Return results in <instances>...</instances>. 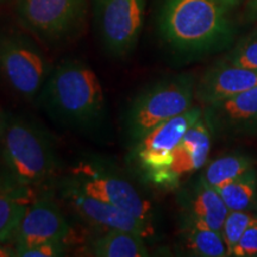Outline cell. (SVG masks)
Segmentation results:
<instances>
[{"mask_svg": "<svg viewBox=\"0 0 257 257\" xmlns=\"http://www.w3.org/2000/svg\"><path fill=\"white\" fill-rule=\"evenodd\" d=\"M159 28L172 49L187 55L219 50L233 35L229 10L216 0H165Z\"/></svg>", "mask_w": 257, "mask_h": 257, "instance_id": "obj_1", "label": "cell"}, {"mask_svg": "<svg viewBox=\"0 0 257 257\" xmlns=\"http://www.w3.org/2000/svg\"><path fill=\"white\" fill-rule=\"evenodd\" d=\"M41 100L54 119L68 126L93 127L104 118L105 95L100 80L81 61L59 64L44 82Z\"/></svg>", "mask_w": 257, "mask_h": 257, "instance_id": "obj_2", "label": "cell"}, {"mask_svg": "<svg viewBox=\"0 0 257 257\" xmlns=\"http://www.w3.org/2000/svg\"><path fill=\"white\" fill-rule=\"evenodd\" d=\"M3 137V159L8 175L30 186L47 182L57 169L53 143L41 127L22 118L6 121Z\"/></svg>", "mask_w": 257, "mask_h": 257, "instance_id": "obj_3", "label": "cell"}, {"mask_svg": "<svg viewBox=\"0 0 257 257\" xmlns=\"http://www.w3.org/2000/svg\"><path fill=\"white\" fill-rule=\"evenodd\" d=\"M195 83L191 74H181L138 93L124 117V131L130 143H136L157 125L189 110L195 99Z\"/></svg>", "mask_w": 257, "mask_h": 257, "instance_id": "obj_4", "label": "cell"}, {"mask_svg": "<svg viewBox=\"0 0 257 257\" xmlns=\"http://www.w3.org/2000/svg\"><path fill=\"white\" fill-rule=\"evenodd\" d=\"M68 181L86 194L114 205L156 227V213L152 201L133 182L100 161H79L70 169Z\"/></svg>", "mask_w": 257, "mask_h": 257, "instance_id": "obj_5", "label": "cell"}, {"mask_svg": "<svg viewBox=\"0 0 257 257\" xmlns=\"http://www.w3.org/2000/svg\"><path fill=\"white\" fill-rule=\"evenodd\" d=\"M147 0H94L98 34L105 50L114 57L127 56L142 32Z\"/></svg>", "mask_w": 257, "mask_h": 257, "instance_id": "obj_6", "label": "cell"}, {"mask_svg": "<svg viewBox=\"0 0 257 257\" xmlns=\"http://www.w3.org/2000/svg\"><path fill=\"white\" fill-rule=\"evenodd\" d=\"M0 72L14 91L32 99L49 76V64L42 51L21 35L0 37Z\"/></svg>", "mask_w": 257, "mask_h": 257, "instance_id": "obj_7", "label": "cell"}, {"mask_svg": "<svg viewBox=\"0 0 257 257\" xmlns=\"http://www.w3.org/2000/svg\"><path fill=\"white\" fill-rule=\"evenodd\" d=\"M204 115V110L200 106L193 105L184 113L163 121L146 136L133 144L130 154L131 162L144 176L165 168L169 165L170 157L181 142L186 133Z\"/></svg>", "mask_w": 257, "mask_h": 257, "instance_id": "obj_8", "label": "cell"}, {"mask_svg": "<svg viewBox=\"0 0 257 257\" xmlns=\"http://www.w3.org/2000/svg\"><path fill=\"white\" fill-rule=\"evenodd\" d=\"M87 0H18V16L31 32L47 41L74 34L83 23Z\"/></svg>", "mask_w": 257, "mask_h": 257, "instance_id": "obj_9", "label": "cell"}, {"mask_svg": "<svg viewBox=\"0 0 257 257\" xmlns=\"http://www.w3.org/2000/svg\"><path fill=\"white\" fill-rule=\"evenodd\" d=\"M212 131L204 115L186 133L165 168L147 176V180L163 189H176L188 176L202 169L211 152Z\"/></svg>", "mask_w": 257, "mask_h": 257, "instance_id": "obj_10", "label": "cell"}, {"mask_svg": "<svg viewBox=\"0 0 257 257\" xmlns=\"http://www.w3.org/2000/svg\"><path fill=\"white\" fill-rule=\"evenodd\" d=\"M61 195L67 204L89 225L101 230H120L134 232L147 242L156 238V227L134 217L126 211L86 194L67 180L62 185Z\"/></svg>", "mask_w": 257, "mask_h": 257, "instance_id": "obj_11", "label": "cell"}, {"mask_svg": "<svg viewBox=\"0 0 257 257\" xmlns=\"http://www.w3.org/2000/svg\"><path fill=\"white\" fill-rule=\"evenodd\" d=\"M204 118L217 136L237 138L257 134V86L204 106Z\"/></svg>", "mask_w": 257, "mask_h": 257, "instance_id": "obj_12", "label": "cell"}, {"mask_svg": "<svg viewBox=\"0 0 257 257\" xmlns=\"http://www.w3.org/2000/svg\"><path fill=\"white\" fill-rule=\"evenodd\" d=\"M70 226L62 211L48 198L35 199L16 227L12 240L15 249L28 248L35 244L66 240Z\"/></svg>", "mask_w": 257, "mask_h": 257, "instance_id": "obj_13", "label": "cell"}, {"mask_svg": "<svg viewBox=\"0 0 257 257\" xmlns=\"http://www.w3.org/2000/svg\"><path fill=\"white\" fill-rule=\"evenodd\" d=\"M257 86V70L219 60L195 83V99L202 106L224 100Z\"/></svg>", "mask_w": 257, "mask_h": 257, "instance_id": "obj_14", "label": "cell"}, {"mask_svg": "<svg viewBox=\"0 0 257 257\" xmlns=\"http://www.w3.org/2000/svg\"><path fill=\"white\" fill-rule=\"evenodd\" d=\"M182 210V226L220 231L229 208L216 188L211 187L199 178L191 187L180 194Z\"/></svg>", "mask_w": 257, "mask_h": 257, "instance_id": "obj_15", "label": "cell"}, {"mask_svg": "<svg viewBox=\"0 0 257 257\" xmlns=\"http://www.w3.org/2000/svg\"><path fill=\"white\" fill-rule=\"evenodd\" d=\"M34 187L0 176V243L12 238L16 227L35 200Z\"/></svg>", "mask_w": 257, "mask_h": 257, "instance_id": "obj_16", "label": "cell"}, {"mask_svg": "<svg viewBox=\"0 0 257 257\" xmlns=\"http://www.w3.org/2000/svg\"><path fill=\"white\" fill-rule=\"evenodd\" d=\"M87 255L95 257H146L147 240L140 234L120 230H104L87 244Z\"/></svg>", "mask_w": 257, "mask_h": 257, "instance_id": "obj_17", "label": "cell"}, {"mask_svg": "<svg viewBox=\"0 0 257 257\" xmlns=\"http://www.w3.org/2000/svg\"><path fill=\"white\" fill-rule=\"evenodd\" d=\"M256 163L255 157L246 154H229L206 163L200 179L211 187L218 189L238 176L255 169Z\"/></svg>", "mask_w": 257, "mask_h": 257, "instance_id": "obj_18", "label": "cell"}, {"mask_svg": "<svg viewBox=\"0 0 257 257\" xmlns=\"http://www.w3.org/2000/svg\"><path fill=\"white\" fill-rule=\"evenodd\" d=\"M229 211H257V169L238 176L217 189Z\"/></svg>", "mask_w": 257, "mask_h": 257, "instance_id": "obj_19", "label": "cell"}, {"mask_svg": "<svg viewBox=\"0 0 257 257\" xmlns=\"http://www.w3.org/2000/svg\"><path fill=\"white\" fill-rule=\"evenodd\" d=\"M181 248L188 256L226 257L229 256L220 231L182 226Z\"/></svg>", "mask_w": 257, "mask_h": 257, "instance_id": "obj_20", "label": "cell"}, {"mask_svg": "<svg viewBox=\"0 0 257 257\" xmlns=\"http://www.w3.org/2000/svg\"><path fill=\"white\" fill-rule=\"evenodd\" d=\"M257 221V214L248 211H229L225 218L220 233L226 244L229 256L232 253L234 246L238 244L243 234L251 225Z\"/></svg>", "mask_w": 257, "mask_h": 257, "instance_id": "obj_21", "label": "cell"}, {"mask_svg": "<svg viewBox=\"0 0 257 257\" xmlns=\"http://www.w3.org/2000/svg\"><path fill=\"white\" fill-rule=\"evenodd\" d=\"M221 60L234 66L257 70V29L243 37Z\"/></svg>", "mask_w": 257, "mask_h": 257, "instance_id": "obj_22", "label": "cell"}, {"mask_svg": "<svg viewBox=\"0 0 257 257\" xmlns=\"http://www.w3.org/2000/svg\"><path fill=\"white\" fill-rule=\"evenodd\" d=\"M15 250L18 257H60L66 255L67 244L66 240H53Z\"/></svg>", "mask_w": 257, "mask_h": 257, "instance_id": "obj_23", "label": "cell"}, {"mask_svg": "<svg viewBox=\"0 0 257 257\" xmlns=\"http://www.w3.org/2000/svg\"><path fill=\"white\" fill-rule=\"evenodd\" d=\"M231 256L233 257H253L257 256V221L243 234V237L234 246Z\"/></svg>", "mask_w": 257, "mask_h": 257, "instance_id": "obj_24", "label": "cell"}, {"mask_svg": "<svg viewBox=\"0 0 257 257\" xmlns=\"http://www.w3.org/2000/svg\"><path fill=\"white\" fill-rule=\"evenodd\" d=\"M246 14L251 19L257 21V0H249L246 6Z\"/></svg>", "mask_w": 257, "mask_h": 257, "instance_id": "obj_25", "label": "cell"}, {"mask_svg": "<svg viewBox=\"0 0 257 257\" xmlns=\"http://www.w3.org/2000/svg\"><path fill=\"white\" fill-rule=\"evenodd\" d=\"M218 4H220L221 6H224L226 10H232L236 8V6H238L240 3L243 2V0H216Z\"/></svg>", "mask_w": 257, "mask_h": 257, "instance_id": "obj_26", "label": "cell"}, {"mask_svg": "<svg viewBox=\"0 0 257 257\" xmlns=\"http://www.w3.org/2000/svg\"><path fill=\"white\" fill-rule=\"evenodd\" d=\"M16 256V250L9 248V246L3 245L0 243V257H12Z\"/></svg>", "mask_w": 257, "mask_h": 257, "instance_id": "obj_27", "label": "cell"}, {"mask_svg": "<svg viewBox=\"0 0 257 257\" xmlns=\"http://www.w3.org/2000/svg\"><path fill=\"white\" fill-rule=\"evenodd\" d=\"M5 125H6V120L4 119V115H3L2 112H0V136H2L3 133H4Z\"/></svg>", "mask_w": 257, "mask_h": 257, "instance_id": "obj_28", "label": "cell"}, {"mask_svg": "<svg viewBox=\"0 0 257 257\" xmlns=\"http://www.w3.org/2000/svg\"><path fill=\"white\" fill-rule=\"evenodd\" d=\"M9 2H11V0H0V6L5 5L6 3H9Z\"/></svg>", "mask_w": 257, "mask_h": 257, "instance_id": "obj_29", "label": "cell"}]
</instances>
